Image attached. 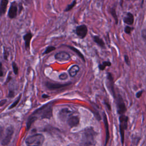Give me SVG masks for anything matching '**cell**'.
I'll list each match as a JSON object with an SVG mask.
<instances>
[{"mask_svg":"<svg viewBox=\"0 0 146 146\" xmlns=\"http://www.w3.org/2000/svg\"><path fill=\"white\" fill-rule=\"evenodd\" d=\"M97 132L92 127H87L83 131L80 142V146H95Z\"/></svg>","mask_w":146,"mask_h":146,"instance_id":"6da1fadb","label":"cell"},{"mask_svg":"<svg viewBox=\"0 0 146 146\" xmlns=\"http://www.w3.org/2000/svg\"><path fill=\"white\" fill-rule=\"evenodd\" d=\"M44 140V137L42 134H35L29 136L26 140L27 146H40Z\"/></svg>","mask_w":146,"mask_h":146,"instance_id":"7a4b0ae2","label":"cell"},{"mask_svg":"<svg viewBox=\"0 0 146 146\" xmlns=\"http://www.w3.org/2000/svg\"><path fill=\"white\" fill-rule=\"evenodd\" d=\"M119 132L120 135L121 142L123 145L124 142V133L128 127V117L125 115H121L119 117Z\"/></svg>","mask_w":146,"mask_h":146,"instance_id":"3957f363","label":"cell"},{"mask_svg":"<svg viewBox=\"0 0 146 146\" xmlns=\"http://www.w3.org/2000/svg\"><path fill=\"white\" fill-rule=\"evenodd\" d=\"M35 113L40 115L42 118H50L52 116V109L50 106L47 104L38 109Z\"/></svg>","mask_w":146,"mask_h":146,"instance_id":"277c9868","label":"cell"},{"mask_svg":"<svg viewBox=\"0 0 146 146\" xmlns=\"http://www.w3.org/2000/svg\"><path fill=\"white\" fill-rule=\"evenodd\" d=\"M115 99H116L117 113L120 115H124L125 112L127 111V108L122 97L120 95H118L117 96H116Z\"/></svg>","mask_w":146,"mask_h":146,"instance_id":"5b68a950","label":"cell"},{"mask_svg":"<svg viewBox=\"0 0 146 146\" xmlns=\"http://www.w3.org/2000/svg\"><path fill=\"white\" fill-rule=\"evenodd\" d=\"M18 14V4L16 1L11 2L7 13V16L10 19H14Z\"/></svg>","mask_w":146,"mask_h":146,"instance_id":"8992f818","label":"cell"},{"mask_svg":"<svg viewBox=\"0 0 146 146\" xmlns=\"http://www.w3.org/2000/svg\"><path fill=\"white\" fill-rule=\"evenodd\" d=\"M71 82H68L65 83H53L50 82H46L45 83L46 87L49 90H57L61 88H64L65 87L68 86L71 84Z\"/></svg>","mask_w":146,"mask_h":146,"instance_id":"52a82bcc","label":"cell"},{"mask_svg":"<svg viewBox=\"0 0 146 146\" xmlns=\"http://www.w3.org/2000/svg\"><path fill=\"white\" fill-rule=\"evenodd\" d=\"M5 132V133L4 136L2 140V144L3 145H6L10 143L11 137H12V135L14 132L13 127L12 126L8 127L6 128Z\"/></svg>","mask_w":146,"mask_h":146,"instance_id":"ba28073f","label":"cell"},{"mask_svg":"<svg viewBox=\"0 0 146 146\" xmlns=\"http://www.w3.org/2000/svg\"><path fill=\"white\" fill-rule=\"evenodd\" d=\"M87 32H88L87 27L86 25L84 24L78 26L75 28V34L80 39L84 38L87 35Z\"/></svg>","mask_w":146,"mask_h":146,"instance_id":"9c48e42d","label":"cell"},{"mask_svg":"<svg viewBox=\"0 0 146 146\" xmlns=\"http://www.w3.org/2000/svg\"><path fill=\"white\" fill-rule=\"evenodd\" d=\"M55 59L59 62L68 61L71 59L70 54L66 51H60L56 53L54 55Z\"/></svg>","mask_w":146,"mask_h":146,"instance_id":"30bf717a","label":"cell"},{"mask_svg":"<svg viewBox=\"0 0 146 146\" xmlns=\"http://www.w3.org/2000/svg\"><path fill=\"white\" fill-rule=\"evenodd\" d=\"M33 37V34L31 31L26 33L23 36V40L25 41V47L26 50H28L30 47V42Z\"/></svg>","mask_w":146,"mask_h":146,"instance_id":"8fae6325","label":"cell"},{"mask_svg":"<svg viewBox=\"0 0 146 146\" xmlns=\"http://www.w3.org/2000/svg\"><path fill=\"white\" fill-rule=\"evenodd\" d=\"M68 125L71 127L77 126L79 123V117L78 116H70L67 120Z\"/></svg>","mask_w":146,"mask_h":146,"instance_id":"7c38bea8","label":"cell"},{"mask_svg":"<svg viewBox=\"0 0 146 146\" xmlns=\"http://www.w3.org/2000/svg\"><path fill=\"white\" fill-rule=\"evenodd\" d=\"M103 120H104V123L105 125V130H106V140H105V144L104 146H106L108 140L110 139V132H109V125H108V123L107 120V116L106 115V113H103Z\"/></svg>","mask_w":146,"mask_h":146,"instance_id":"4fadbf2b","label":"cell"},{"mask_svg":"<svg viewBox=\"0 0 146 146\" xmlns=\"http://www.w3.org/2000/svg\"><path fill=\"white\" fill-rule=\"evenodd\" d=\"M79 70H80L79 66L77 64H74L72 66H71L70 68L68 69V73L71 77L74 78L77 75Z\"/></svg>","mask_w":146,"mask_h":146,"instance_id":"5bb4252c","label":"cell"},{"mask_svg":"<svg viewBox=\"0 0 146 146\" xmlns=\"http://www.w3.org/2000/svg\"><path fill=\"white\" fill-rule=\"evenodd\" d=\"M8 3L9 0H1L0 3V17L6 13Z\"/></svg>","mask_w":146,"mask_h":146,"instance_id":"9a60e30c","label":"cell"},{"mask_svg":"<svg viewBox=\"0 0 146 146\" xmlns=\"http://www.w3.org/2000/svg\"><path fill=\"white\" fill-rule=\"evenodd\" d=\"M123 21L127 25H133V21H134V17L133 14L131 13H128L127 14V15L123 18Z\"/></svg>","mask_w":146,"mask_h":146,"instance_id":"2e32d148","label":"cell"},{"mask_svg":"<svg viewBox=\"0 0 146 146\" xmlns=\"http://www.w3.org/2000/svg\"><path fill=\"white\" fill-rule=\"evenodd\" d=\"M65 46L69 48L70 50H71L72 51H74L83 60V62H85V58H84V55H83V54L78 49H77L76 48H75V47L72 46H70V45H65Z\"/></svg>","mask_w":146,"mask_h":146,"instance_id":"e0dca14e","label":"cell"},{"mask_svg":"<svg viewBox=\"0 0 146 146\" xmlns=\"http://www.w3.org/2000/svg\"><path fill=\"white\" fill-rule=\"evenodd\" d=\"M93 40H94V42H95L100 47H102V48L105 47V43H104L103 40L102 38H100L99 36H97V35L94 36Z\"/></svg>","mask_w":146,"mask_h":146,"instance_id":"ac0fdd59","label":"cell"},{"mask_svg":"<svg viewBox=\"0 0 146 146\" xmlns=\"http://www.w3.org/2000/svg\"><path fill=\"white\" fill-rule=\"evenodd\" d=\"M111 65V63L110 61H105V62H103L102 64H99L98 67H99V69L100 70L103 71V70H104L105 69V68L107 66L110 67Z\"/></svg>","mask_w":146,"mask_h":146,"instance_id":"d6986e66","label":"cell"},{"mask_svg":"<svg viewBox=\"0 0 146 146\" xmlns=\"http://www.w3.org/2000/svg\"><path fill=\"white\" fill-rule=\"evenodd\" d=\"M76 0H74V1L72 2L71 3L68 5L66 6V9L64 10V12H68V11H70L71 10H72V9L74 8V7H75V6L76 5Z\"/></svg>","mask_w":146,"mask_h":146,"instance_id":"ffe728a7","label":"cell"},{"mask_svg":"<svg viewBox=\"0 0 146 146\" xmlns=\"http://www.w3.org/2000/svg\"><path fill=\"white\" fill-rule=\"evenodd\" d=\"M56 49V47H54V46H47L45 50L43 51V52L42 53V55H46V54H47L50 52H51V51H54Z\"/></svg>","mask_w":146,"mask_h":146,"instance_id":"44dd1931","label":"cell"},{"mask_svg":"<svg viewBox=\"0 0 146 146\" xmlns=\"http://www.w3.org/2000/svg\"><path fill=\"white\" fill-rule=\"evenodd\" d=\"M11 66L13 68V72L15 75H18V67L17 66V64L15 62H13L11 63Z\"/></svg>","mask_w":146,"mask_h":146,"instance_id":"7402d4cb","label":"cell"},{"mask_svg":"<svg viewBox=\"0 0 146 146\" xmlns=\"http://www.w3.org/2000/svg\"><path fill=\"white\" fill-rule=\"evenodd\" d=\"M110 13L111 14V15L113 16V18L115 19V21H116V24L117 23V22H118V19H117V17L116 15V11H115V8H111L110 9Z\"/></svg>","mask_w":146,"mask_h":146,"instance_id":"603a6c76","label":"cell"},{"mask_svg":"<svg viewBox=\"0 0 146 146\" xmlns=\"http://www.w3.org/2000/svg\"><path fill=\"white\" fill-rule=\"evenodd\" d=\"M9 56V52L8 50L6 49V48L5 47H3V59L6 60H7Z\"/></svg>","mask_w":146,"mask_h":146,"instance_id":"cb8c5ba5","label":"cell"},{"mask_svg":"<svg viewBox=\"0 0 146 146\" xmlns=\"http://www.w3.org/2000/svg\"><path fill=\"white\" fill-rule=\"evenodd\" d=\"M67 78H68V74L65 72L61 73L59 75V78L60 80H66V79H67Z\"/></svg>","mask_w":146,"mask_h":146,"instance_id":"d4e9b609","label":"cell"},{"mask_svg":"<svg viewBox=\"0 0 146 146\" xmlns=\"http://www.w3.org/2000/svg\"><path fill=\"white\" fill-rule=\"evenodd\" d=\"M133 30V28L130 27V26H127L125 27V29H124V31L125 33L128 34H129L131 32V31Z\"/></svg>","mask_w":146,"mask_h":146,"instance_id":"484cf974","label":"cell"},{"mask_svg":"<svg viewBox=\"0 0 146 146\" xmlns=\"http://www.w3.org/2000/svg\"><path fill=\"white\" fill-rule=\"evenodd\" d=\"M23 9V4L22 2H19L18 3V14H21L22 11Z\"/></svg>","mask_w":146,"mask_h":146,"instance_id":"4316f807","label":"cell"},{"mask_svg":"<svg viewBox=\"0 0 146 146\" xmlns=\"http://www.w3.org/2000/svg\"><path fill=\"white\" fill-rule=\"evenodd\" d=\"M21 95L18 96V98H17V99L14 102V103H13V104H12V105L9 107V108H13L14 107H15L17 104H18V103L19 102V99H20V98H21Z\"/></svg>","mask_w":146,"mask_h":146,"instance_id":"83f0119b","label":"cell"},{"mask_svg":"<svg viewBox=\"0 0 146 146\" xmlns=\"http://www.w3.org/2000/svg\"><path fill=\"white\" fill-rule=\"evenodd\" d=\"M124 60L127 65H128V66L130 65V60H129V57L128 55H124Z\"/></svg>","mask_w":146,"mask_h":146,"instance_id":"f1b7e54d","label":"cell"},{"mask_svg":"<svg viewBox=\"0 0 146 146\" xmlns=\"http://www.w3.org/2000/svg\"><path fill=\"white\" fill-rule=\"evenodd\" d=\"M4 75L3 71V67H2V63L0 62V77L3 76Z\"/></svg>","mask_w":146,"mask_h":146,"instance_id":"f546056e","label":"cell"},{"mask_svg":"<svg viewBox=\"0 0 146 146\" xmlns=\"http://www.w3.org/2000/svg\"><path fill=\"white\" fill-rule=\"evenodd\" d=\"M141 36L144 39H146V29H143L141 31Z\"/></svg>","mask_w":146,"mask_h":146,"instance_id":"4dcf8cb0","label":"cell"},{"mask_svg":"<svg viewBox=\"0 0 146 146\" xmlns=\"http://www.w3.org/2000/svg\"><path fill=\"white\" fill-rule=\"evenodd\" d=\"M143 92V90H141V91L137 92L136 93V98H140L141 97V96Z\"/></svg>","mask_w":146,"mask_h":146,"instance_id":"1f68e13d","label":"cell"},{"mask_svg":"<svg viewBox=\"0 0 146 146\" xmlns=\"http://www.w3.org/2000/svg\"><path fill=\"white\" fill-rule=\"evenodd\" d=\"M14 96V92L12 90H9V94H8V97L9 98H12Z\"/></svg>","mask_w":146,"mask_h":146,"instance_id":"d6a6232c","label":"cell"},{"mask_svg":"<svg viewBox=\"0 0 146 146\" xmlns=\"http://www.w3.org/2000/svg\"><path fill=\"white\" fill-rule=\"evenodd\" d=\"M7 102V100L6 99H3V100H1L0 101V106H3V104H5Z\"/></svg>","mask_w":146,"mask_h":146,"instance_id":"836d02e7","label":"cell"},{"mask_svg":"<svg viewBox=\"0 0 146 146\" xmlns=\"http://www.w3.org/2000/svg\"><path fill=\"white\" fill-rule=\"evenodd\" d=\"M11 79H12V77H11L10 75H9L7 76V79H6V82H5V84H6V83H8L10 80H11Z\"/></svg>","mask_w":146,"mask_h":146,"instance_id":"e575fe53","label":"cell"},{"mask_svg":"<svg viewBox=\"0 0 146 146\" xmlns=\"http://www.w3.org/2000/svg\"><path fill=\"white\" fill-rule=\"evenodd\" d=\"M25 2H26V3H27L28 4H31V3H32V2H33V0H25Z\"/></svg>","mask_w":146,"mask_h":146,"instance_id":"d590c367","label":"cell"},{"mask_svg":"<svg viewBox=\"0 0 146 146\" xmlns=\"http://www.w3.org/2000/svg\"><path fill=\"white\" fill-rule=\"evenodd\" d=\"M42 97H43V98H47V97H48V95H47L44 94V95H42Z\"/></svg>","mask_w":146,"mask_h":146,"instance_id":"8d00e7d4","label":"cell"}]
</instances>
